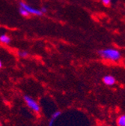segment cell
Instances as JSON below:
<instances>
[{
  "label": "cell",
  "instance_id": "6da1fadb",
  "mask_svg": "<svg viewBox=\"0 0 125 126\" xmlns=\"http://www.w3.org/2000/svg\"><path fill=\"white\" fill-rule=\"evenodd\" d=\"M97 53L98 56L103 59L114 62L120 61L122 57V54L120 50L116 48H113V47H107V48L100 50H98Z\"/></svg>",
  "mask_w": 125,
  "mask_h": 126
},
{
  "label": "cell",
  "instance_id": "7a4b0ae2",
  "mask_svg": "<svg viewBox=\"0 0 125 126\" xmlns=\"http://www.w3.org/2000/svg\"><path fill=\"white\" fill-rule=\"evenodd\" d=\"M23 99L24 101L26 102V105L32 110L35 113H38L41 111V107L39 105V104L35 100L33 99L32 97H30L29 95H27V94H25L23 96Z\"/></svg>",
  "mask_w": 125,
  "mask_h": 126
},
{
  "label": "cell",
  "instance_id": "3957f363",
  "mask_svg": "<svg viewBox=\"0 0 125 126\" xmlns=\"http://www.w3.org/2000/svg\"><path fill=\"white\" fill-rule=\"evenodd\" d=\"M19 6L23 8H24L30 15L38 16V17H41V16L43 15V14L41 12L40 9L35 8L32 7L31 5H29L28 4H27L26 2H25L23 1H20L19 2Z\"/></svg>",
  "mask_w": 125,
  "mask_h": 126
},
{
  "label": "cell",
  "instance_id": "277c9868",
  "mask_svg": "<svg viewBox=\"0 0 125 126\" xmlns=\"http://www.w3.org/2000/svg\"><path fill=\"white\" fill-rule=\"evenodd\" d=\"M103 82L106 86H112L115 84L116 80H115V78L112 75H106L103 77Z\"/></svg>",
  "mask_w": 125,
  "mask_h": 126
},
{
  "label": "cell",
  "instance_id": "5b68a950",
  "mask_svg": "<svg viewBox=\"0 0 125 126\" xmlns=\"http://www.w3.org/2000/svg\"><path fill=\"white\" fill-rule=\"evenodd\" d=\"M11 42V38L8 35H7V34L0 35V43H1V44L8 45Z\"/></svg>",
  "mask_w": 125,
  "mask_h": 126
},
{
  "label": "cell",
  "instance_id": "8992f818",
  "mask_svg": "<svg viewBox=\"0 0 125 126\" xmlns=\"http://www.w3.org/2000/svg\"><path fill=\"white\" fill-rule=\"evenodd\" d=\"M18 11H19L20 14L22 16V17H28L29 16H30V14H29L24 8H21V7H19Z\"/></svg>",
  "mask_w": 125,
  "mask_h": 126
},
{
  "label": "cell",
  "instance_id": "52a82bcc",
  "mask_svg": "<svg viewBox=\"0 0 125 126\" xmlns=\"http://www.w3.org/2000/svg\"><path fill=\"white\" fill-rule=\"evenodd\" d=\"M118 126H125V115H121L117 121Z\"/></svg>",
  "mask_w": 125,
  "mask_h": 126
},
{
  "label": "cell",
  "instance_id": "ba28073f",
  "mask_svg": "<svg viewBox=\"0 0 125 126\" xmlns=\"http://www.w3.org/2000/svg\"><path fill=\"white\" fill-rule=\"evenodd\" d=\"M18 56L21 58H26L28 56V53L26 50H20L18 51Z\"/></svg>",
  "mask_w": 125,
  "mask_h": 126
},
{
  "label": "cell",
  "instance_id": "9c48e42d",
  "mask_svg": "<svg viewBox=\"0 0 125 126\" xmlns=\"http://www.w3.org/2000/svg\"><path fill=\"white\" fill-rule=\"evenodd\" d=\"M102 4L106 7H109L112 5V0H101Z\"/></svg>",
  "mask_w": 125,
  "mask_h": 126
},
{
  "label": "cell",
  "instance_id": "30bf717a",
  "mask_svg": "<svg viewBox=\"0 0 125 126\" xmlns=\"http://www.w3.org/2000/svg\"><path fill=\"white\" fill-rule=\"evenodd\" d=\"M40 11H41V12L43 14H46V13H47V11H48L47 8H46L45 6H43V7L41 8H40Z\"/></svg>",
  "mask_w": 125,
  "mask_h": 126
},
{
  "label": "cell",
  "instance_id": "8fae6325",
  "mask_svg": "<svg viewBox=\"0 0 125 126\" xmlns=\"http://www.w3.org/2000/svg\"><path fill=\"white\" fill-rule=\"evenodd\" d=\"M55 120H56V119H55L54 118L51 117V119H50V122H49V126H53V122H54Z\"/></svg>",
  "mask_w": 125,
  "mask_h": 126
},
{
  "label": "cell",
  "instance_id": "7c38bea8",
  "mask_svg": "<svg viewBox=\"0 0 125 126\" xmlns=\"http://www.w3.org/2000/svg\"><path fill=\"white\" fill-rule=\"evenodd\" d=\"M2 68V62L1 60H0V68Z\"/></svg>",
  "mask_w": 125,
  "mask_h": 126
},
{
  "label": "cell",
  "instance_id": "4fadbf2b",
  "mask_svg": "<svg viewBox=\"0 0 125 126\" xmlns=\"http://www.w3.org/2000/svg\"><path fill=\"white\" fill-rule=\"evenodd\" d=\"M16 1H17V0H16Z\"/></svg>",
  "mask_w": 125,
  "mask_h": 126
}]
</instances>
